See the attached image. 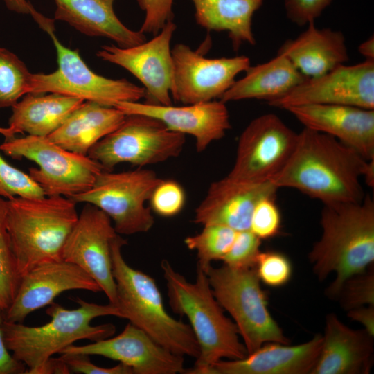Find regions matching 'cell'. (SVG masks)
<instances>
[{"instance_id": "obj_11", "label": "cell", "mask_w": 374, "mask_h": 374, "mask_svg": "<svg viewBox=\"0 0 374 374\" xmlns=\"http://www.w3.org/2000/svg\"><path fill=\"white\" fill-rule=\"evenodd\" d=\"M185 135L172 132L160 121L141 114H127L114 131L98 141L87 156L111 171L121 163L140 168L177 157Z\"/></svg>"}, {"instance_id": "obj_44", "label": "cell", "mask_w": 374, "mask_h": 374, "mask_svg": "<svg viewBox=\"0 0 374 374\" xmlns=\"http://www.w3.org/2000/svg\"><path fill=\"white\" fill-rule=\"evenodd\" d=\"M8 10L17 14L30 13V3L27 0H3Z\"/></svg>"}, {"instance_id": "obj_22", "label": "cell", "mask_w": 374, "mask_h": 374, "mask_svg": "<svg viewBox=\"0 0 374 374\" xmlns=\"http://www.w3.org/2000/svg\"><path fill=\"white\" fill-rule=\"evenodd\" d=\"M322 335L297 345L267 342L240 359H222L205 374H310L319 357Z\"/></svg>"}, {"instance_id": "obj_13", "label": "cell", "mask_w": 374, "mask_h": 374, "mask_svg": "<svg viewBox=\"0 0 374 374\" xmlns=\"http://www.w3.org/2000/svg\"><path fill=\"white\" fill-rule=\"evenodd\" d=\"M267 103L278 108L307 105H348L374 109V61L341 64L306 78L285 95Z\"/></svg>"}, {"instance_id": "obj_5", "label": "cell", "mask_w": 374, "mask_h": 374, "mask_svg": "<svg viewBox=\"0 0 374 374\" xmlns=\"http://www.w3.org/2000/svg\"><path fill=\"white\" fill-rule=\"evenodd\" d=\"M126 243L118 234L111 244L116 290L115 305L122 318L128 319L173 353L196 359L199 346L190 325L168 313L154 278L126 262L122 255V247Z\"/></svg>"}, {"instance_id": "obj_7", "label": "cell", "mask_w": 374, "mask_h": 374, "mask_svg": "<svg viewBox=\"0 0 374 374\" xmlns=\"http://www.w3.org/2000/svg\"><path fill=\"white\" fill-rule=\"evenodd\" d=\"M48 33L56 50L57 68L51 73H33L28 93H55L91 101L107 107L121 102H137L145 97L143 87L126 79H110L94 73L78 50H72L58 39L54 19L47 18L30 6V13Z\"/></svg>"}, {"instance_id": "obj_24", "label": "cell", "mask_w": 374, "mask_h": 374, "mask_svg": "<svg viewBox=\"0 0 374 374\" xmlns=\"http://www.w3.org/2000/svg\"><path fill=\"white\" fill-rule=\"evenodd\" d=\"M54 20L67 23L90 37H106L118 46L131 47L146 41L145 34L125 26L114 10L115 0H53Z\"/></svg>"}, {"instance_id": "obj_19", "label": "cell", "mask_w": 374, "mask_h": 374, "mask_svg": "<svg viewBox=\"0 0 374 374\" xmlns=\"http://www.w3.org/2000/svg\"><path fill=\"white\" fill-rule=\"evenodd\" d=\"M116 107L126 115L141 114L154 118L172 132L193 136L199 152L222 139L231 127L226 103L220 100L183 106L121 102Z\"/></svg>"}, {"instance_id": "obj_16", "label": "cell", "mask_w": 374, "mask_h": 374, "mask_svg": "<svg viewBox=\"0 0 374 374\" xmlns=\"http://www.w3.org/2000/svg\"><path fill=\"white\" fill-rule=\"evenodd\" d=\"M84 204L64 243L62 258L86 271L98 284L109 303L115 305L116 290L111 244L118 233L106 213L94 205Z\"/></svg>"}, {"instance_id": "obj_14", "label": "cell", "mask_w": 374, "mask_h": 374, "mask_svg": "<svg viewBox=\"0 0 374 374\" xmlns=\"http://www.w3.org/2000/svg\"><path fill=\"white\" fill-rule=\"evenodd\" d=\"M173 82L171 96L184 105L205 103L220 97L235 77L250 66L244 55L207 58L188 46L177 44L171 49Z\"/></svg>"}, {"instance_id": "obj_35", "label": "cell", "mask_w": 374, "mask_h": 374, "mask_svg": "<svg viewBox=\"0 0 374 374\" xmlns=\"http://www.w3.org/2000/svg\"><path fill=\"white\" fill-rule=\"evenodd\" d=\"M255 268L260 282L272 287L285 285L292 275L290 259L278 251H260Z\"/></svg>"}, {"instance_id": "obj_4", "label": "cell", "mask_w": 374, "mask_h": 374, "mask_svg": "<svg viewBox=\"0 0 374 374\" xmlns=\"http://www.w3.org/2000/svg\"><path fill=\"white\" fill-rule=\"evenodd\" d=\"M74 301L80 306L69 310L52 302L46 312L51 321L40 326H28L22 323L3 321L1 328L5 344L12 357L28 368L26 374H42L52 355L82 339L96 341L112 337L116 327L112 323L91 326L100 317L122 318L117 306L109 303L100 305L80 298Z\"/></svg>"}, {"instance_id": "obj_3", "label": "cell", "mask_w": 374, "mask_h": 374, "mask_svg": "<svg viewBox=\"0 0 374 374\" xmlns=\"http://www.w3.org/2000/svg\"><path fill=\"white\" fill-rule=\"evenodd\" d=\"M161 268L166 283L172 311L185 316L199 346L194 367L183 373L205 374L213 364L222 359H240L247 355L240 339L237 326L224 313L215 298L206 274L197 267L195 282L188 281L167 260Z\"/></svg>"}, {"instance_id": "obj_9", "label": "cell", "mask_w": 374, "mask_h": 374, "mask_svg": "<svg viewBox=\"0 0 374 374\" xmlns=\"http://www.w3.org/2000/svg\"><path fill=\"white\" fill-rule=\"evenodd\" d=\"M0 150L15 159L34 161L38 168L29 169V175L45 196L71 198L88 190L103 168L87 155L69 151L48 137L28 135L6 139Z\"/></svg>"}, {"instance_id": "obj_31", "label": "cell", "mask_w": 374, "mask_h": 374, "mask_svg": "<svg viewBox=\"0 0 374 374\" xmlns=\"http://www.w3.org/2000/svg\"><path fill=\"white\" fill-rule=\"evenodd\" d=\"M32 74L14 53L0 46V108L12 107L28 93Z\"/></svg>"}, {"instance_id": "obj_15", "label": "cell", "mask_w": 374, "mask_h": 374, "mask_svg": "<svg viewBox=\"0 0 374 374\" xmlns=\"http://www.w3.org/2000/svg\"><path fill=\"white\" fill-rule=\"evenodd\" d=\"M176 28V24L169 21L148 42L126 48L105 45L96 55L105 62L123 67L135 76L144 86V103L172 105L173 62L170 41Z\"/></svg>"}, {"instance_id": "obj_21", "label": "cell", "mask_w": 374, "mask_h": 374, "mask_svg": "<svg viewBox=\"0 0 374 374\" xmlns=\"http://www.w3.org/2000/svg\"><path fill=\"white\" fill-rule=\"evenodd\" d=\"M304 127L330 135L374 159V109L348 105H307L289 107Z\"/></svg>"}, {"instance_id": "obj_41", "label": "cell", "mask_w": 374, "mask_h": 374, "mask_svg": "<svg viewBox=\"0 0 374 374\" xmlns=\"http://www.w3.org/2000/svg\"><path fill=\"white\" fill-rule=\"evenodd\" d=\"M58 357L69 368L70 371L84 374H134L132 369L122 363L110 367L98 366L89 359V355L78 353L60 354Z\"/></svg>"}, {"instance_id": "obj_30", "label": "cell", "mask_w": 374, "mask_h": 374, "mask_svg": "<svg viewBox=\"0 0 374 374\" xmlns=\"http://www.w3.org/2000/svg\"><path fill=\"white\" fill-rule=\"evenodd\" d=\"M197 234L184 240L186 247L195 251L197 267L205 273L214 260H222L230 249L237 231L220 224H207Z\"/></svg>"}, {"instance_id": "obj_8", "label": "cell", "mask_w": 374, "mask_h": 374, "mask_svg": "<svg viewBox=\"0 0 374 374\" xmlns=\"http://www.w3.org/2000/svg\"><path fill=\"white\" fill-rule=\"evenodd\" d=\"M206 274L213 295L237 326L248 354L267 342L290 341L272 317L255 267L212 265Z\"/></svg>"}, {"instance_id": "obj_20", "label": "cell", "mask_w": 374, "mask_h": 374, "mask_svg": "<svg viewBox=\"0 0 374 374\" xmlns=\"http://www.w3.org/2000/svg\"><path fill=\"white\" fill-rule=\"evenodd\" d=\"M271 181L251 182L227 175L212 182L195 211L193 222L202 226L220 224L237 231L249 230L253 208L266 197H276Z\"/></svg>"}, {"instance_id": "obj_10", "label": "cell", "mask_w": 374, "mask_h": 374, "mask_svg": "<svg viewBox=\"0 0 374 374\" xmlns=\"http://www.w3.org/2000/svg\"><path fill=\"white\" fill-rule=\"evenodd\" d=\"M162 180L154 171L141 168L120 172L103 170L88 190L71 199L103 211L113 220L118 234L145 233L154 223L145 204Z\"/></svg>"}, {"instance_id": "obj_28", "label": "cell", "mask_w": 374, "mask_h": 374, "mask_svg": "<svg viewBox=\"0 0 374 374\" xmlns=\"http://www.w3.org/2000/svg\"><path fill=\"white\" fill-rule=\"evenodd\" d=\"M84 100L55 93H27L12 107L8 127L15 134L47 137Z\"/></svg>"}, {"instance_id": "obj_38", "label": "cell", "mask_w": 374, "mask_h": 374, "mask_svg": "<svg viewBox=\"0 0 374 374\" xmlns=\"http://www.w3.org/2000/svg\"><path fill=\"white\" fill-rule=\"evenodd\" d=\"M186 195L182 186L175 181L162 180L150 199L154 213L163 217L177 215L184 208Z\"/></svg>"}, {"instance_id": "obj_40", "label": "cell", "mask_w": 374, "mask_h": 374, "mask_svg": "<svg viewBox=\"0 0 374 374\" xmlns=\"http://www.w3.org/2000/svg\"><path fill=\"white\" fill-rule=\"evenodd\" d=\"M332 0H284L287 18L297 26L314 21Z\"/></svg>"}, {"instance_id": "obj_26", "label": "cell", "mask_w": 374, "mask_h": 374, "mask_svg": "<svg viewBox=\"0 0 374 374\" xmlns=\"http://www.w3.org/2000/svg\"><path fill=\"white\" fill-rule=\"evenodd\" d=\"M125 116L116 107L84 100L47 137L69 151L87 155L98 141L121 125Z\"/></svg>"}, {"instance_id": "obj_27", "label": "cell", "mask_w": 374, "mask_h": 374, "mask_svg": "<svg viewBox=\"0 0 374 374\" xmlns=\"http://www.w3.org/2000/svg\"><path fill=\"white\" fill-rule=\"evenodd\" d=\"M244 76L220 97L225 103L245 99H260L269 102L280 97L307 78L284 55H277L270 60L250 66Z\"/></svg>"}, {"instance_id": "obj_2", "label": "cell", "mask_w": 374, "mask_h": 374, "mask_svg": "<svg viewBox=\"0 0 374 374\" xmlns=\"http://www.w3.org/2000/svg\"><path fill=\"white\" fill-rule=\"evenodd\" d=\"M320 224L321 235L308 258L319 280L335 274L326 290L335 300L346 279L373 265V200L367 195L360 202L323 204Z\"/></svg>"}, {"instance_id": "obj_45", "label": "cell", "mask_w": 374, "mask_h": 374, "mask_svg": "<svg viewBox=\"0 0 374 374\" xmlns=\"http://www.w3.org/2000/svg\"><path fill=\"white\" fill-rule=\"evenodd\" d=\"M359 53L363 55L366 60L374 61V39L373 37L362 42L358 47Z\"/></svg>"}, {"instance_id": "obj_39", "label": "cell", "mask_w": 374, "mask_h": 374, "mask_svg": "<svg viewBox=\"0 0 374 374\" xmlns=\"http://www.w3.org/2000/svg\"><path fill=\"white\" fill-rule=\"evenodd\" d=\"M140 8L145 11V19L140 31L154 35L165 26L169 21H172L173 0H137Z\"/></svg>"}, {"instance_id": "obj_46", "label": "cell", "mask_w": 374, "mask_h": 374, "mask_svg": "<svg viewBox=\"0 0 374 374\" xmlns=\"http://www.w3.org/2000/svg\"><path fill=\"white\" fill-rule=\"evenodd\" d=\"M363 177L365 179L368 186L371 188L374 186V159L368 161V164Z\"/></svg>"}, {"instance_id": "obj_32", "label": "cell", "mask_w": 374, "mask_h": 374, "mask_svg": "<svg viewBox=\"0 0 374 374\" xmlns=\"http://www.w3.org/2000/svg\"><path fill=\"white\" fill-rule=\"evenodd\" d=\"M7 200L0 196V308L4 312L17 293L20 276L6 226Z\"/></svg>"}, {"instance_id": "obj_42", "label": "cell", "mask_w": 374, "mask_h": 374, "mask_svg": "<svg viewBox=\"0 0 374 374\" xmlns=\"http://www.w3.org/2000/svg\"><path fill=\"white\" fill-rule=\"evenodd\" d=\"M3 321V311L0 308V374L25 373L26 366L16 360L6 348L1 328Z\"/></svg>"}, {"instance_id": "obj_18", "label": "cell", "mask_w": 374, "mask_h": 374, "mask_svg": "<svg viewBox=\"0 0 374 374\" xmlns=\"http://www.w3.org/2000/svg\"><path fill=\"white\" fill-rule=\"evenodd\" d=\"M71 290L101 292L94 279L73 263L61 260L38 265L21 276L15 298L3 312L4 320L22 323L29 314Z\"/></svg>"}, {"instance_id": "obj_36", "label": "cell", "mask_w": 374, "mask_h": 374, "mask_svg": "<svg viewBox=\"0 0 374 374\" xmlns=\"http://www.w3.org/2000/svg\"><path fill=\"white\" fill-rule=\"evenodd\" d=\"M261 240L250 230L237 231L230 249L222 260L234 268L255 267L261 251Z\"/></svg>"}, {"instance_id": "obj_33", "label": "cell", "mask_w": 374, "mask_h": 374, "mask_svg": "<svg viewBox=\"0 0 374 374\" xmlns=\"http://www.w3.org/2000/svg\"><path fill=\"white\" fill-rule=\"evenodd\" d=\"M335 300L346 312L362 306L374 305L373 265L346 279Z\"/></svg>"}, {"instance_id": "obj_23", "label": "cell", "mask_w": 374, "mask_h": 374, "mask_svg": "<svg viewBox=\"0 0 374 374\" xmlns=\"http://www.w3.org/2000/svg\"><path fill=\"white\" fill-rule=\"evenodd\" d=\"M374 337L353 330L335 313L326 315L317 362L310 374H368L373 364Z\"/></svg>"}, {"instance_id": "obj_12", "label": "cell", "mask_w": 374, "mask_h": 374, "mask_svg": "<svg viewBox=\"0 0 374 374\" xmlns=\"http://www.w3.org/2000/svg\"><path fill=\"white\" fill-rule=\"evenodd\" d=\"M297 139L298 134L274 114L254 118L240 136L235 160L227 176L251 182L269 180L285 166Z\"/></svg>"}, {"instance_id": "obj_29", "label": "cell", "mask_w": 374, "mask_h": 374, "mask_svg": "<svg viewBox=\"0 0 374 374\" xmlns=\"http://www.w3.org/2000/svg\"><path fill=\"white\" fill-rule=\"evenodd\" d=\"M195 8V19L208 31H225L233 48L242 44H256L252 17L264 0H191Z\"/></svg>"}, {"instance_id": "obj_17", "label": "cell", "mask_w": 374, "mask_h": 374, "mask_svg": "<svg viewBox=\"0 0 374 374\" xmlns=\"http://www.w3.org/2000/svg\"><path fill=\"white\" fill-rule=\"evenodd\" d=\"M100 355L130 367L134 374L183 373L184 356L159 344L147 333L128 323L117 336L84 346L70 345L59 354Z\"/></svg>"}, {"instance_id": "obj_34", "label": "cell", "mask_w": 374, "mask_h": 374, "mask_svg": "<svg viewBox=\"0 0 374 374\" xmlns=\"http://www.w3.org/2000/svg\"><path fill=\"white\" fill-rule=\"evenodd\" d=\"M0 196L9 199L41 198L45 195L28 174L11 166L0 154Z\"/></svg>"}, {"instance_id": "obj_43", "label": "cell", "mask_w": 374, "mask_h": 374, "mask_svg": "<svg viewBox=\"0 0 374 374\" xmlns=\"http://www.w3.org/2000/svg\"><path fill=\"white\" fill-rule=\"evenodd\" d=\"M347 317L362 324L364 329L374 337V305H365L347 311Z\"/></svg>"}, {"instance_id": "obj_6", "label": "cell", "mask_w": 374, "mask_h": 374, "mask_svg": "<svg viewBox=\"0 0 374 374\" xmlns=\"http://www.w3.org/2000/svg\"><path fill=\"white\" fill-rule=\"evenodd\" d=\"M75 204L63 196L7 199L6 226L20 278L38 265L62 260L78 218Z\"/></svg>"}, {"instance_id": "obj_37", "label": "cell", "mask_w": 374, "mask_h": 374, "mask_svg": "<svg viewBox=\"0 0 374 374\" xmlns=\"http://www.w3.org/2000/svg\"><path fill=\"white\" fill-rule=\"evenodd\" d=\"M276 197L261 199L255 206L249 230L260 240L276 236L281 227V214L276 204Z\"/></svg>"}, {"instance_id": "obj_25", "label": "cell", "mask_w": 374, "mask_h": 374, "mask_svg": "<svg viewBox=\"0 0 374 374\" xmlns=\"http://www.w3.org/2000/svg\"><path fill=\"white\" fill-rule=\"evenodd\" d=\"M286 56L307 78L321 75L349 59L345 37L341 31L319 28L314 21L278 51Z\"/></svg>"}, {"instance_id": "obj_1", "label": "cell", "mask_w": 374, "mask_h": 374, "mask_svg": "<svg viewBox=\"0 0 374 374\" xmlns=\"http://www.w3.org/2000/svg\"><path fill=\"white\" fill-rule=\"evenodd\" d=\"M368 164L358 152L326 134L304 127L283 169L271 181L323 204L357 202L366 195L360 184Z\"/></svg>"}, {"instance_id": "obj_47", "label": "cell", "mask_w": 374, "mask_h": 374, "mask_svg": "<svg viewBox=\"0 0 374 374\" xmlns=\"http://www.w3.org/2000/svg\"><path fill=\"white\" fill-rule=\"evenodd\" d=\"M0 134L4 136L6 139L15 137L16 135L15 132H13V130L9 127H0Z\"/></svg>"}]
</instances>
